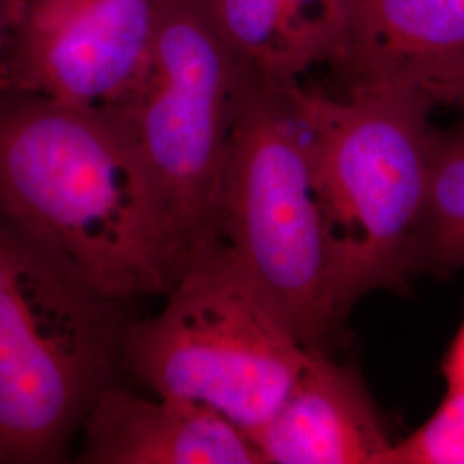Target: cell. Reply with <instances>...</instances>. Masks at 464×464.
I'll return each mask as SVG.
<instances>
[{"mask_svg": "<svg viewBox=\"0 0 464 464\" xmlns=\"http://www.w3.org/2000/svg\"><path fill=\"white\" fill-rule=\"evenodd\" d=\"M331 246L334 291L348 320L368 295L398 291L415 274V234L430 169L437 103L385 83L341 93L299 82Z\"/></svg>", "mask_w": 464, "mask_h": 464, "instance_id": "2", "label": "cell"}, {"mask_svg": "<svg viewBox=\"0 0 464 464\" xmlns=\"http://www.w3.org/2000/svg\"><path fill=\"white\" fill-rule=\"evenodd\" d=\"M444 375L448 382V391L464 392V322L449 348L444 362Z\"/></svg>", "mask_w": 464, "mask_h": 464, "instance_id": "14", "label": "cell"}, {"mask_svg": "<svg viewBox=\"0 0 464 464\" xmlns=\"http://www.w3.org/2000/svg\"><path fill=\"white\" fill-rule=\"evenodd\" d=\"M251 67L207 0H162L145 67L111 112L160 186L188 255L203 246Z\"/></svg>", "mask_w": 464, "mask_h": 464, "instance_id": "6", "label": "cell"}, {"mask_svg": "<svg viewBox=\"0 0 464 464\" xmlns=\"http://www.w3.org/2000/svg\"><path fill=\"white\" fill-rule=\"evenodd\" d=\"M82 431V463L264 464L248 435L216 411L114 385L93 401Z\"/></svg>", "mask_w": 464, "mask_h": 464, "instance_id": "10", "label": "cell"}, {"mask_svg": "<svg viewBox=\"0 0 464 464\" xmlns=\"http://www.w3.org/2000/svg\"><path fill=\"white\" fill-rule=\"evenodd\" d=\"M117 306L0 217V464L66 458L122 365Z\"/></svg>", "mask_w": 464, "mask_h": 464, "instance_id": "4", "label": "cell"}, {"mask_svg": "<svg viewBox=\"0 0 464 464\" xmlns=\"http://www.w3.org/2000/svg\"><path fill=\"white\" fill-rule=\"evenodd\" d=\"M437 103L446 107H456L464 114V74L452 80L437 93Z\"/></svg>", "mask_w": 464, "mask_h": 464, "instance_id": "16", "label": "cell"}, {"mask_svg": "<svg viewBox=\"0 0 464 464\" xmlns=\"http://www.w3.org/2000/svg\"><path fill=\"white\" fill-rule=\"evenodd\" d=\"M162 0H21L0 92L111 112L149 59Z\"/></svg>", "mask_w": 464, "mask_h": 464, "instance_id": "7", "label": "cell"}, {"mask_svg": "<svg viewBox=\"0 0 464 464\" xmlns=\"http://www.w3.org/2000/svg\"><path fill=\"white\" fill-rule=\"evenodd\" d=\"M413 266L415 272L431 274L464 266V119L433 134Z\"/></svg>", "mask_w": 464, "mask_h": 464, "instance_id": "12", "label": "cell"}, {"mask_svg": "<svg viewBox=\"0 0 464 464\" xmlns=\"http://www.w3.org/2000/svg\"><path fill=\"white\" fill-rule=\"evenodd\" d=\"M331 69L343 84H396L437 103L464 74V0H348Z\"/></svg>", "mask_w": 464, "mask_h": 464, "instance_id": "8", "label": "cell"}, {"mask_svg": "<svg viewBox=\"0 0 464 464\" xmlns=\"http://www.w3.org/2000/svg\"><path fill=\"white\" fill-rule=\"evenodd\" d=\"M21 0H0V61L16 24Z\"/></svg>", "mask_w": 464, "mask_h": 464, "instance_id": "15", "label": "cell"}, {"mask_svg": "<svg viewBox=\"0 0 464 464\" xmlns=\"http://www.w3.org/2000/svg\"><path fill=\"white\" fill-rule=\"evenodd\" d=\"M299 82L249 71L207 243L231 256L306 348L325 351L346 320L335 301Z\"/></svg>", "mask_w": 464, "mask_h": 464, "instance_id": "3", "label": "cell"}, {"mask_svg": "<svg viewBox=\"0 0 464 464\" xmlns=\"http://www.w3.org/2000/svg\"><path fill=\"white\" fill-rule=\"evenodd\" d=\"M306 348L266 295L210 241L157 315L126 325L122 365L157 396L224 416L249 439L295 385Z\"/></svg>", "mask_w": 464, "mask_h": 464, "instance_id": "5", "label": "cell"}, {"mask_svg": "<svg viewBox=\"0 0 464 464\" xmlns=\"http://www.w3.org/2000/svg\"><path fill=\"white\" fill-rule=\"evenodd\" d=\"M218 30L256 72L299 82L343 45L348 0H207Z\"/></svg>", "mask_w": 464, "mask_h": 464, "instance_id": "11", "label": "cell"}, {"mask_svg": "<svg viewBox=\"0 0 464 464\" xmlns=\"http://www.w3.org/2000/svg\"><path fill=\"white\" fill-rule=\"evenodd\" d=\"M0 217L114 303L166 296L188 264L160 186L114 117L0 92Z\"/></svg>", "mask_w": 464, "mask_h": 464, "instance_id": "1", "label": "cell"}, {"mask_svg": "<svg viewBox=\"0 0 464 464\" xmlns=\"http://www.w3.org/2000/svg\"><path fill=\"white\" fill-rule=\"evenodd\" d=\"M385 464H464V392H450L430 420L391 449Z\"/></svg>", "mask_w": 464, "mask_h": 464, "instance_id": "13", "label": "cell"}, {"mask_svg": "<svg viewBox=\"0 0 464 464\" xmlns=\"http://www.w3.org/2000/svg\"><path fill=\"white\" fill-rule=\"evenodd\" d=\"M251 440L264 464H385L394 448L358 372L320 349Z\"/></svg>", "mask_w": 464, "mask_h": 464, "instance_id": "9", "label": "cell"}]
</instances>
